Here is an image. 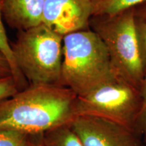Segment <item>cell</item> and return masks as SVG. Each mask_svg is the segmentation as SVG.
<instances>
[{"instance_id": "obj_1", "label": "cell", "mask_w": 146, "mask_h": 146, "mask_svg": "<svg viewBox=\"0 0 146 146\" xmlns=\"http://www.w3.org/2000/svg\"><path fill=\"white\" fill-rule=\"evenodd\" d=\"M77 96L64 87L29 85L0 101V131L43 134L76 117Z\"/></svg>"}, {"instance_id": "obj_2", "label": "cell", "mask_w": 146, "mask_h": 146, "mask_svg": "<svg viewBox=\"0 0 146 146\" xmlns=\"http://www.w3.org/2000/svg\"><path fill=\"white\" fill-rule=\"evenodd\" d=\"M62 79L77 97L117 79L104 43L91 29L64 36Z\"/></svg>"}, {"instance_id": "obj_3", "label": "cell", "mask_w": 146, "mask_h": 146, "mask_svg": "<svg viewBox=\"0 0 146 146\" xmlns=\"http://www.w3.org/2000/svg\"><path fill=\"white\" fill-rule=\"evenodd\" d=\"M63 39L43 23L18 31L11 47L29 85L63 87Z\"/></svg>"}, {"instance_id": "obj_4", "label": "cell", "mask_w": 146, "mask_h": 146, "mask_svg": "<svg viewBox=\"0 0 146 146\" xmlns=\"http://www.w3.org/2000/svg\"><path fill=\"white\" fill-rule=\"evenodd\" d=\"M89 27L104 43L117 78L140 90L145 74L139 50L134 8L114 15L93 16Z\"/></svg>"}, {"instance_id": "obj_5", "label": "cell", "mask_w": 146, "mask_h": 146, "mask_svg": "<svg viewBox=\"0 0 146 146\" xmlns=\"http://www.w3.org/2000/svg\"><path fill=\"white\" fill-rule=\"evenodd\" d=\"M142 106L140 91L117 78L85 96L77 97L75 116L103 118L142 136L140 129Z\"/></svg>"}, {"instance_id": "obj_6", "label": "cell", "mask_w": 146, "mask_h": 146, "mask_svg": "<svg viewBox=\"0 0 146 146\" xmlns=\"http://www.w3.org/2000/svg\"><path fill=\"white\" fill-rule=\"evenodd\" d=\"M70 125L83 146H145L141 135L101 118L76 116Z\"/></svg>"}, {"instance_id": "obj_7", "label": "cell", "mask_w": 146, "mask_h": 146, "mask_svg": "<svg viewBox=\"0 0 146 146\" xmlns=\"http://www.w3.org/2000/svg\"><path fill=\"white\" fill-rule=\"evenodd\" d=\"M94 10L91 0H45L42 23L64 36L91 29Z\"/></svg>"}, {"instance_id": "obj_8", "label": "cell", "mask_w": 146, "mask_h": 146, "mask_svg": "<svg viewBox=\"0 0 146 146\" xmlns=\"http://www.w3.org/2000/svg\"><path fill=\"white\" fill-rule=\"evenodd\" d=\"M45 0H3V18L18 31L42 23Z\"/></svg>"}, {"instance_id": "obj_9", "label": "cell", "mask_w": 146, "mask_h": 146, "mask_svg": "<svg viewBox=\"0 0 146 146\" xmlns=\"http://www.w3.org/2000/svg\"><path fill=\"white\" fill-rule=\"evenodd\" d=\"M2 8L3 0H0V53H1L8 60L12 69V76L15 79L21 90H23L29 86V84L16 65L12 47L9 43L8 38L3 26Z\"/></svg>"}, {"instance_id": "obj_10", "label": "cell", "mask_w": 146, "mask_h": 146, "mask_svg": "<svg viewBox=\"0 0 146 146\" xmlns=\"http://www.w3.org/2000/svg\"><path fill=\"white\" fill-rule=\"evenodd\" d=\"M70 125L56 127L43 133L44 146H83Z\"/></svg>"}, {"instance_id": "obj_11", "label": "cell", "mask_w": 146, "mask_h": 146, "mask_svg": "<svg viewBox=\"0 0 146 146\" xmlns=\"http://www.w3.org/2000/svg\"><path fill=\"white\" fill-rule=\"evenodd\" d=\"M146 0H103L94 4L93 16L114 15L145 2Z\"/></svg>"}, {"instance_id": "obj_12", "label": "cell", "mask_w": 146, "mask_h": 146, "mask_svg": "<svg viewBox=\"0 0 146 146\" xmlns=\"http://www.w3.org/2000/svg\"><path fill=\"white\" fill-rule=\"evenodd\" d=\"M31 135L16 131H0V146H31Z\"/></svg>"}, {"instance_id": "obj_13", "label": "cell", "mask_w": 146, "mask_h": 146, "mask_svg": "<svg viewBox=\"0 0 146 146\" xmlns=\"http://www.w3.org/2000/svg\"><path fill=\"white\" fill-rule=\"evenodd\" d=\"M135 29L140 58L144 72L146 74V21L135 17Z\"/></svg>"}, {"instance_id": "obj_14", "label": "cell", "mask_w": 146, "mask_h": 146, "mask_svg": "<svg viewBox=\"0 0 146 146\" xmlns=\"http://www.w3.org/2000/svg\"><path fill=\"white\" fill-rule=\"evenodd\" d=\"M21 91L12 76L0 78V101L7 99Z\"/></svg>"}, {"instance_id": "obj_15", "label": "cell", "mask_w": 146, "mask_h": 146, "mask_svg": "<svg viewBox=\"0 0 146 146\" xmlns=\"http://www.w3.org/2000/svg\"><path fill=\"white\" fill-rule=\"evenodd\" d=\"M139 91L143 100V106L140 118V129L143 137L144 145L146 146V74Z\"/></svg>"}, {"instance_id": "obj_16", "label": "cell", "mask_w": 146, "mask_h": 146, "mask_svg": "<svg viewBox=\"0 0 146 146\" xmlns=\"http://www.w3.org/2000/svg\"><path fill=\"white\" fill-rule=\"evenodd\" d=\"M12 76V69L8 60L3 55L0 53V78Z\"/></svg>"}, {"instance_id": "obj_17", "label": "cell", "mask_w": 146, "mask_h": 146, "mask_svg": "<svg viewBox=\"0 0 146 146\" xmlns=\"http://www.w3.org/2000/svg\"><path fill=\"white\" fill-rule=\"evenodd\" d=\"M135 16L137 18L146 21V1L134 8Z\"/></svg>"}, {"instance_id": "obj_18", "label": "cell", "mask_w": 146, "mask_h": 146, "mask_svg": "<svg viewBox=\"0 0 146 146\" xmlns=\"http://www.w3.org/2000/svg\"><path fill=\"white\" fill-rule=\"evenodd\" d=\"M31 146H44L43 142V134L31 135Z\"/></svg>"}, {"instance_id": "obj_19", "label": "cell", "mask_w": 146, "mask_h": 146, "mask_svg": "<svg viewBox=\"0 0 146 146\" xmlns=\"http://www.w3.org/2000/svg\"><path fill=\"white\" fill-rule=\"evenodd\" d=\"M91 1H92V2L94 3V4H96V3H98L100 2V1H103V0H91Z\"/></svg>"}]
</instances>
